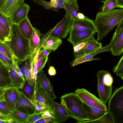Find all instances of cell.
I'll return each mask as SVG.
<instances>
[{
	"instance_id": "3",
	"label": "cell",
	"mask_w": 123,
	"mask_h": 123,
	"mask_svg": "<svg viewBox=\"0 0 123 123\" xmlns=\"http://www.w3.org/2000/svg\"><path fill=\"white\" fill-rule=\"evenodd\" d=\"M61 103L72 115L73 118L80 122L88 120V117L83 108V102L75 93L64 94L60 98Z\"/></svg>"
},
{
	"instance_id": "47",
	"label": "cell",
	"mask_w": 123,
	"mask_h": 123,
	"mask_svg": "<svg viewBox=\"0 0 123 123\" xmlns=\"http://www.w3.org/2000/svg\"><path fill=\"white\" fill-rule=\"evenodd\" d=\"M120 8H123V0H116Z\"/></svg>"
},
{
	"instance_id": "53",
	"label": "cell",
	"mask_w": 123,
	"mask_h": 123,
	"mask_svg": "<svg viewBox=\"0 0 123 123\" xmlns=\"http://www.w3.org/2000/svg\"><path fill=\"white\" fill-rule=\"evenodd\" d=\"M69 0H64L65 1H68Z\"/></svg>"
},
{
	"instance_id": "2",
	"label": "cell",
	"mask_w": 123,
	"mask_h": 123,
	"mask_svg": "<svg viewBox=\"0 0 123 123\" xmlns=\"http://www.w3.org/2000/svg\"><path fill=\"white\" fill-rule=\"evenodd\" d=\"M123 20L122 8L113 9L106 12H98L94 21L97 30V40H101Z\"/></svg>"
},
{
	"instance_id": "7",
	"label": "cell",
	"mask_w": 123,
	"mask_h": 123,
	"mask_svg": "<svg viewBox=\"0 0 123 123\" xmlns=\"http://www.w3.org/2000/svg\"><path fill=\"white\" fill-rule=\"evenodd\" d=\"M109 44L112 55L119 56L123 52V20L118 25Z\"/></svg>"
},
{
	"instance_id": "13",
	"label": "cell",
	"mask_w": 123,
	"mask_h": 123,
	"mask_svg": "<svg viewBox=\"0 0 123 123\" xmlns=\"http://www.w3.org/2000/svg\"><path fill=\"white\" fill-rule=\"evenodd\" d=\"M15 109L21 112L30 115L35 112L36 107L35 105L20 91Z\"/></svg>"
},
{
	"instance_id": "11",
	"label": "cell",
	"mask_w": 123,
	"mask_h": 123,
	"mask_svg": "<svg viewBox=\"0 0 123 123\" xmlns=\"http://www.w3.org/2000/svg\"><path fill=\"white\" fill-rule=\"evenodd\" d=\"M71 28L78 31L97 32L94 21L86 16L83 19L78 18L73 20Z\"/></svg>"
},
{
	"instance_id": "18",
	"label": "cell",
	"mask_w": 123,
	"mask_h": 123,
	"mask_svg": "<svg viewBox=\"0 0 123 123\" xmlns=\"http://www.w3.org/2000/svg\"><path fill=\"white\" fill-rule=\"evenodd\" d=\"M51 98L47 92L37 83L36 92V100L45 104L48 107L49 111L54 115V112L52 106Z\"/></svg>"
},
{
	"instance_id": "35",
	"label": "cell",
	"mask_w": 123,
	"mask_h": 123,
	"mask_svg": "<svg viewBox=\"0 0 123 123\" xmlns=\"http://www.w3.org/2000/svg\"><path fill=\"white\" fill-rule=\"evenodd\" d=\"M0 22L10 30L12 24L10 17L5 14L0 9Z\"/></svg>"
},
{
	"instance_id": "49",
	"label": "cell",
	"mask_w": 123,
	"mask_h": 123,
	"mask_svg": "<svg viewBox=\"0 0 123 123\" xmlns=\"http://www.w3.org/2000/svg\"><path fill=\"white\" fill-rule=\"evenodd\" d=\"M85 16L82 13L79 12L78 14V18L79 19H83L85 18Z\"/></svg>"
},
{
	"instance_id": "4",
	"label": "cell",
	"mask_w": 123,
	"mask_h": 123,
	"mask_svg": "<svg viewBox=\"0 0 123 123\" xmlns=\"http://www.w3.org/2000/svg\"><path fill=\"white\" fill-rule=\"evenodd\" d=\"M109 100L108 111L114 123H123V86L115 89Z\"/></svg>"
},
{
	"instance_id": "1",
	"label": "cell",
	"mask_w": 123,
	"mask_h": 123,
	"mask_svg": "<svg viewBox=\"0 0 123 123\" xmlns=\"http://www.w3.org/2000/svg\"><path fill=\"white\" fill-rule=\"evenodd\" d=\"M4 42L17 58L24 60L31 53L30 41L22 34L18 24H12L9 36Z\"/></svg>"
},
{
	"instance_id": "48",
	"label": "cell",
	"mask_w": 123,
	"mask_h": 123,
	"mask_svg": "<svg viewBox=\"0 0 123 123\" xmlns=\"http://www.w3.org/2000/svg\"><path fill=\"white\" fill-rule=\"evenodd\" d=\"M36 4L40 5L45 1V0H32Z\"/></svg>"
},
{
	"instance_id": "28",
	"label": "cell",
	"mask_w": 123,
	"mask_h": 123,
	"mask_svg": "<svg viewBox=\"0 0 123 123\" xmlns=\"http://www.w3.org/2000/svg\"><path fill=\"white\" fill-rule=\"evenodd\" d=\"M11 120L15 123H27V119L30 115L21 112L16 109L11 111L8 115Z\"/></svg>"
},
{
	"instance_id": "31",
	"label": "cell",
	"mask_w": 123,
	"mask_h": 123,
	"mask_svg": "<svg viewBox=\"0 0 123 123\" xmlns=\"http://www.w3.org/2000/svg\"><path fill=\"white\" fill-rule=\"evenodd\" d=\"M103 3L100 8L102 12H106L113 10L116 7L120 8L116 0H105L100 1Z\"/></svg>"
},
{
	"instance_id": "42",
	"label": "cell",
	"mask_w": 123,
	"mask_h": 123,
	"mask_svg": "<svg viewBox=\"0 0 123 123\" xmlns=\"http://www.w3.org/2000/svg\"><path fill=\"white\" fill-rule=\"evenodd\" d=\"M52 50L51 49H42L41 50H39L38 51V54L41 57H43L48 55Z\"/></svg>"
},
{
	"instance_id": "33",
	"label": "cell",
	"mask_w": 123,
	"mask_h": 123,
	"mask_svg": "<svg viewBox=\"0 0 123 123\" xmlns=\"http://www.w3.org/2000/svg\"><path fill=\"white\" fill-rule=\"evenodd\" d=\"M0 52L6 55L14 62L13 55L8 45L0 39Z\"/></svg>"
},
{
	"instance_id": "38",
	"label": "cell",
	"mask_w": 123,
	"mask_h": 123,
	"mask_svg": "<svg viewBox=\"0 0 123 123\" xmlns=\"http://www.w3.org/2000/svg\"><path fill=\"white\" fill-rule=\"evenodd\" d=\"M35 107V112L36 113H43L46 111H49L48 107L45 104L43 103L39 102L37 100H36Z\"/></svg>"
},
{
	"instance_id": "32",
	"label": "cell",
	"mask_w": 123,
	"mask_h": 123,
	"mask_svg": "<svg viewBox=\"0 0 123 123\" xmlns=\"http://www.w3.org/2000/svg\"><path fill=\"white\" fill-rule=\"evenodd\" d=\"M114 123L113 118L108 111L104 115L99 118L92 121L87 120L80 122L79 123Z\"/></svg>"
},
{
	"instance_id": "34",
	"label": "cell",
	"mask_w": 123,
	"mask_h": 123,
	"mask_svg": "<svg viewBox=\"0 0 123 123\" xmlns=\"http://www.w3.org/2000/svg\"><path fill=\"white\" fill-rule=\"evenodd\" d=\"M112 71L118 76L123 80V55L116 65L112 68Z\"/></svg>"
},
{
	"instance_id": "20",
	"label": "cell",
	"mask_w": 123,
	"mask_h": 123,
	"mask_svg": "<svg viewBox=\"0 0 123 123\" xmlns=\"http://www.w3.org/2000/svg\"><path fill=\"white\" fill-rule=\"evenodd\" d=\"M82 107L89 121L95 120L99 118L108 111L90 106L83 102Z\"/></svg>"
},
{
	"instance_id": "52",
	"label": "cell",
	"mask_w": 123,
	"mask_h": 123,
	"mask_svg": "<svg viewBox=\"0 0 123 123\" xmlns=\"http://www.w3.org/2000/svg\"><path fill=\"white\" fill-rule=\"evenodd\" d=\"M57 0H50V2H51L54 3Z\"/></svg>"
},
{
	"instance_id": "25",
	"label": "cell",
	"mask_w": 123,
	"mask_h": 123,
	"mask_svg": "<svg viewBox=\"0 0 123 123\" xmlns=\"http://www.w3.org/2000/svg\"><path fill=\"white\" fill-rule=\"evenodd\" d=\"M77 0H64L66 12L72 20L78 18V14L79 8L77 3Z\"/></svg>"
},
{
	"instance_id": "27",
	"label": "cell",
	"mask_w": 123,
	"mask_h": 123,
	"mask_svg": "<svg viewBox=\"0 0 123 123\" xmlns=\"http://www.w3.org/2000/svg\"><path fill=\"white\" fill-rule=\"evenodd\" d=\"M62 42L61 39L50 34L46 38L42 47L43 49H51L54 51Z\"/></svg>"
},
{
	"instance_id": "29",
	"label": "cell",
	"mask_w": 123,
	"mask_h": 123,
	"mask_svg": "<svg viewBox=\"0 0 123 123\" xmlns=\"http://www.w3.org/2000/svg\"><path fill=\"white\" fill-rule=\"evenodd\" d=\"M41 35L39 30L34 28L30 40L31 54H34L40 41V37Z\"/></svg>"
},
{
	"instance_id": "40",
	"label": "cell",
	"mask_w": 123,
	"mask_h": 123,
	"mask_svg": "<svg viewBox=\"0 0 123 123\" xmlns=\"http://www.w3.org/2000/svg\"><path fill=\"white\" fill-rule=\"evenodd\" d=\"M43 113H37L34 112L30 115L27 119V123H34L36 121L43 118L42 115Z\"/></svg>"
},
{
	"instance_id": "51",
	"label": "cell",
	"mask_w": 123,
	"mask_h": 123,
	"mask_svg": "<svg viewBox=\"0 0 123 123\" xmlns=\"http://www.w3.org/2000/svg\"><path fill=\"white\" fill-rule=\"evenodd\" d=\"M9 120L5 121L0 120V123H10Z\"/></svg>"
},
{
	"instance_id": "39",
	"label": "cell",
	"mask_w": 123,
	"mask_h": 123,
	"mask_svg": "<svg viewBox=\"0 0 123 123\" xmlns=\"http://www.w3.org/2000/svg\"><path fill=\"white\" fill-rule=\"evenodd\" d=\"M11 111L4 101L0 100V112L9 115Z\"/></svg>"
},
{
	"instance_id": "14",
	"label": "cell",
	"mask_w": 123,
	"mask_h": 123,
	"mask_svg": "<svg viewBox=\"0 0 123 123\" xmlns=\"http://www.w3.org/2000/svg\"><path fill=\"white\" fill-rule=\"evenodd\" d=\"M109 44H108L101 49L96 51L75 57L70 62L72 67L74 66L82 63L90 61L99 60L100 59L99 58H94L96 55L100 53L110 51Z\"/></svg>"
},
{
	"instance_id": "37",
	"label": "cell",
	"mask_w": 123,
	"mask_h": 123,
	"mask_svg": "<svg viewBox=\"0 0 123 123\" xmlns=\"http://www.w3.org/2000/svg\"><path fill=\"white\" fill-rule=\"evenodd\" d=\"M9 31L0 22V39L1 41L5 42L9 36Z\"/></svg>"
},
{
	"instance_id": "6",
	"label": "cell",
	"mask_w": 123,
	"mask_h": 123,
	"mask_svg": "<svg viewBox=\"0 0 123 123\" xmlns=\"http://www.w3.org/2000/svg\"><path fill=\"white\" fill-rule=\"evenodd\" d=\"M75 93L82 101L88 106L99 109L108 111V108L94 95L84 88H77Z\"/></svg>"
},
{
	"instance_id": "10",
	"label": "cell",
	"mask_w": 123,
	"mask_h": 123,
	"mask_svg": "<svg viewBox=\"0 0 123 123\" xmlns=\"http://www.w3.org/2000/svg\"><path fill=\"white\" fill-rule=\"evenodd\" d=\"M52 106L54 112V123H62L73 117L66 108L61 104L55 101L51 98Z\"/></svg>"
},
{
	"instance_id": "50",
	"label": "cell",
	"mask_w": 123,
	"mask_h": 123,
	"mask_svg": "<svg viewBox=\"0 0 123 123\" xmlns=\"http://www.w3.org/2000/svg\"><path fill=\"white\" fill-rule=\"evenodd\" d=\"M6 0H0V9Z\"/></svg>"
},
{
	"instance_id": "19",
	"label": "cell",
	"mask_w": 123,
	"mask_h": 123,
	"mask_svg": "<svg viewBox=\"0 0 123 123\" xmlns=\"http://www.w3.org/2000/svg\"><path fill=\"white\" fill-rule=\"evenodd\" d=\"M0 86L8 88L13 87L9 74L8 67L0 60Z\"/></svg>"
},
{
	"instance_id": "46",
	"label": "cell",
	"mask_w": 123,
	"mask_h": 123,
	"mask_svg": "<svg viewBox=\"0 0 123 123\" xmlns=\"http://www.w3.org/2000/svg\"><path fill=\"white\" fill-rule=\"evenodd\" d=\"M6 89L0 86V100L4 101V94Z\"/></svg>"
},
{
	"instance_id": "23",
	"label": "cell",
	"mask_w": 123,
	"mask_h": 123,
	"mask_svg": "<svg viewBox=\"0 0 123 123\" xmlns=\"http://www.w3.org/2000/svg\"><path fill=\"white\" fill-rule=\"evenodd\" d=\"M8 71L11 82L13 87L21 89L26 80L22 73H18L11 66L8 67Z\"/></svg>"
},
{
	"instance_id": "26",
	"label": "cell",
	"mask_w": 123,
	"mask_h": 123,
	"mask_svg": "<svg viewBox=\"0 0 123 123\" xmlns=\"http://www.w3.org/2000/svg\"><path fill=\"white\" fill-rule=\"evenodd\" d=\"M36 87L34 84L33 85H31L26 81L25 83L21 89V92L25 96L35 105L36 104Z\"/></svg>"
},
{
	"instance_id": "30",
	"label": "cell",
	"mask_w": 123,
	"mask_h": 123,
	"mask_svg": "<svg viewBox=\"0 0 123 123\" xmlns=\"http://www.w3.org/2000/svg\"><path fill=\"white\" fill-rule=\"evenodd\" d=\"M40 5L45 9H51L58 12L60 9H65L64 0H57L56 2L54 3L45 1Z\"/></svg>"
},
{
	"instance_id": "15",
	"label": "cell",
	"mask_w": 123,
	"mask_h": 123,
	"mask_svg": "<svg viewBox=\"0 0 123 123\" xmlns=\"http://www.w3.org/2000/svg\"><path fill=\"white\" fill-rule=\"evenodd\" d=\"M20 91L13 87L6 89L4 94V101L11 111L15 109Z\"/></svg>"
},
{
	"instance_id": "22",
	"label": "cell",
	"mask_w": 123,
	"mask_h": 123,
	"mask_svg": "<svg viewBox=\"0 0 123 123\" xmlns=\"http://www.w3.org/2000/svg\"><path fill=\"white\" fill-rule=\"evenodd\" d=\"M34 56L32 54L29 55L25 59V77L26 81L30 85L34 84V73L33 66Z\"/></svg>"
},
{
	"instance_id": "12",
	"label": "cell",
	"mask_w": 123,
	"mask_h": 123,
	"mask_svg": "<svg viewBox=\"0 0 123 123\" xmlns=\"http://www.w3.org/2000/svg\"><path fill=\"white\" fill-rule=\"evenodd\" d=\"M68 41L73 47L94 36L96 33L90 31H78L72 28L69 32Z\"/></svg>"
},
{
	"instance_id": "21",
	"label": "cell",
	"mask_w": 123,
	"mask_h": 123,
	"mask_svg": "<svg viewBox=\"0 0 123 123\" xmlns=\"http://www.w3.org/2000/svg\"><path fill=\"white\" fill-rule=\"evenodd\" d=\"M24 3V0H6L0 10L10 17L17 8Z\"/></svg>"
},
{
	"instance_id": "41",
	"label": "cell",
	"mask_w": 123,
	"mask_h": 123,
	"mask_svg": "<svg viewBox=\"0 0 123 123\" xmlns=\"http://www.w3.org/2000/svg\"><path fill=\"white\" fill-rule=\"evenodd\" d=\"M0 60L3 64L8 67H11L14 62L6 55L0 52Z\"/></svg>"
},
{
	"instance_id": "17",
	"label": "cell",
	"mask_w": 123,
	"mask_h": 123,
	"mask_svg": "<svg viewBox=\"0 0 123 123\" xmlns=\"http://www.w3.org/2000/svg\"><path fill=\"white\" fill-rule=\"evenodd\" d=\"M30 9V6L25 3L17 8L10 17L12 24H18L27 17Z\"/></svg>"
},
{
	"instance_id": "5",
	"label": "cell",
	"mask_w": 123,
	"mask_h": 123,
	"mask_svg": "<svg viewBox=\"0 0 123 123\" xmlns=\"http://www.w3.org/2000/svg\"><path fill=\"white\" fill-rule=\"evenodd\" d=\"M96 75L99 99L106 105L112 94L113 78L109 71L100 70Z\"/></svg>"
},
{
	"instance_id": "16",
	"label": "cell",
	"mask_w": 123,
	"mask_h": 123,
	"mask_svg": "<svg viewBox=\"0 0 123 123\" xmlns=\"http://www.w3.org/2000/svg\"><path fill=\"white\" fill-rule=\"evenodd\" d=\"M36 83L41 87L54 100L57 98L53 91V86L43 70L38 73Z\"/></svg>"
},
{
	"instance_id": "36",
	"label": "cell",
	"mask_w": 123,
	"mask_h": 123,
	"mask_svg": "<svg viewBox=\"0 0 123 123\" xmlns=\"http://www.w3.org/2000/svg\"><path fill=\"white\" fill-rule=\"evenodd\" d=\"M38 52L37 56V66L38 73L43 70L47 61L48 58V55L43 57H41L38 54Z\"/></svg>"
},
{
	"instance_id": "9",
	"label": "cell",
	"mask_w": 123,
	"mask_h": 123,
	"mask_svg": "<svg viewBox=\"0 0 123 123\" xmlns=\"http://www.w3.org/2000/svg\"><path fill=\"white\" fill-rule=\"evenodd\" d=\"M72 21L66 12L62 19L54 27L50 35L61 39L65 38L71 28Z\"/></svg>"
},
{
	"instance_id": "44",
	"label": "cell",
	"mask_w": 123,
	"mask_h": 123,
	"mask_svg": "<svg viewBox=\"0 0 123 123\" xmlns=\"http://www.w3.org/2000/svg\"><path fill=\"white\" fill-rule=\"evenodd\" d=\"M48 74L50 76H54L56 74V71L55 68L53 66H50L48 70Z\"/></svg>"
},
{
	"instance_id": "24",
	"label": "cell",
	"mask_w": 123,
	"mask_h": 123,
	"mask_svg": "<svg viewBox=\"0 0 123 123\" xmlns=\"http://www.w3.org/2000/svg\"><path fill=\"white\" fill-rule=\"evenodd\" d=\"M19 30L23 35L29 41L31 37L34 28L28 18L24 19L18 24Z\"/></svg>"
},
{
	"instance_id": "8",
	"label": "cell",
	"mask_w": 123,
	"mask_h": 123,
	"mask_svg": "<svg viewBox=\"0 0 123 123\" xmlns=\"http://www.w3.org/2000/svg\"><path fill=\"white\" fill-rule=\"evenodd\" d=\"M73 47L75 57L96 51L102 47L101 43L95 39L94 36Z\"/></svg>"
},
{
	"instance_id": "45",
	"label": "cell",
	"mask_w": 123,
	"mask_h": 123,
	"mask_svg": "<svg viewBox=\"0 0 123 123\" xmlns=\"http://www.w3.org/2000/svg\"><path fill=\"white\" fill-rule=\"evenodd\" d=\"M0 120L5 121H9L11 120L8 115H7L0 112Z\"/></svg>"
},
{
	"instance_id": "43",
	"label": "cell",
	"mask_w": 123,
	"mask_h": 123,
	"mask_svg": "<svg viewBox=\"0 0 123 123\" xmlns=\"http://www.w3.org/2000/svg\"><path fill=\"white\" fill-rule=\"evenodd\" d=\"M43 118L52 117L54 119V115L50 112L49 111H46L43 112L42 115Z\"/></svg>"
}]
</instances>
